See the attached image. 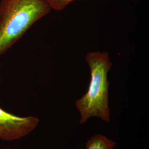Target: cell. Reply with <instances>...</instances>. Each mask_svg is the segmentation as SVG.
I'll return each mask as SVG.
<instances>
[{
    "mask_svg": "<svg viewBox=\"0 0 149 149\" xmlns=\"http://www.w3.org/2000/svg\"><path fill=\"white\" fill-rule=\"evenodd\" d=\"M85 60L90 70L91 79L87 92L75 102L81 117L80 123L82 124L93 117L109 122L108 74L112 67L109 55L107 52H92L87 54Z\"/></svg>",
    "mask_w": 149,
    "mask_h": 149,
    "instance_id": "1",
    "label": "cell"
},
{
    "mask_svg": "<svg viewBox=\"0 0 149 149\" xmlns=\"http://www.w3.org/2000/svg\"><path fill=\"white\" fill-rule=\"evenodd\" d=\"M52 10L46 0H1L0 56Z\"/></svg>",
    "mask_w": 149,
    "mask_h": 149,
    "instance_id": "2",
    "label": "cell"
},
{
    "mask_svg": "<svg viewBox=\"0 0 149 149\" xmlns=\"http://www.w3.org/2000/svg\"><path fill=\"white\" fill-rule=\"evenodd\" d=\"M39 122L37 118L18 117L0 108V139L12 141L22 138L36 129Z\"/></svg>",
    "mask_w": 149,
    "mask_h": 149,
    "instance_id": "3",
    "label": "cell"
},
{
    "mask_svg": "<svg viewBox=\"0 0 149 149\" xmlns=\"http://www.w3.org/2000/svg\"><path fill=\"white\" fill-rule=\"evenodd\" d=\"M116 143L101 134L92 136L86 144L87 149H114Z\"/></svg>",
    "mask_w": 149,
    "mask_h": 149,
    "instance_id": "4",
    "label": "cell"
},
{
    "mask_svg": "<svg viewBox=\"0 0 149 149\" xmlns=\"http://www.w3.org/2000/svg\"><path fill=\"white\" fill-rule=\"evenodd\" d=\"M74 0H46L52 9L57 11L64 10V8L69 5L70 3ZM87 1V0H83Z\"/></svg>",
    "mask_w": 149,
    "mask_h": 149,
    "instance_id": "5",
    "label": "cell"
}]
</instances>
